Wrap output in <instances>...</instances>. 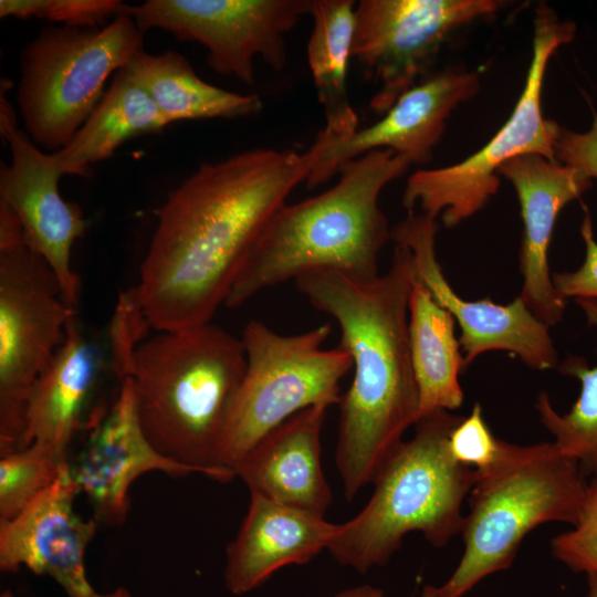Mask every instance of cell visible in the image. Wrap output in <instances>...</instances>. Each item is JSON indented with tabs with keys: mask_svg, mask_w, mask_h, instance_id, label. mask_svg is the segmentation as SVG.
<instances>
[{
	"mask_svg": "<svg viewBox=\"0 0 597 597\" xmlns=\"http://www.w3.org/2000/svg\"><path fill=\"white\" fill-rule=\"evenodd\" d=\"M332 138L323 128L304 153L254 148L202 164L168 195L135 289L149 326L210 323L264 227Z\"/></svg>",
	"mask_w": 597,
	"mask_h": 597,
	"instance_id": "obj_1",
	"label": "cell"
},
{
	"mask_svg": "<svg viewBox=\"0 0 597 597\" xmlns=\"http://www.w3.org/2000/svg\"><path fill=\"white\" fill-rule=\"evenodd\" d=\"M415 277L407 247L394 243L388 271L356 280L317 270L294 280L341 331L338 346L353 362L354 378L339 400L336 467L348 501L373 483L418 421L419 395L411 364L408 303Z\"/></svg>",
	"mask_w": 597,
	"mask_h": 597,
	"instance_id": "obj_2",
	"label": "cell"
},
{
	"mask_svg": "<svg viewBox=\"0 0 597 597\" xmlns=\"http://www.w3.org/2000/svg\"><path fill=\"white\" fill-rule=\"evenodd\" d=\"M411 163L391 149H376L345 163L328 190L284 203L259 235L224 305L237 307L259 292L317 270L356 280L379 275L378 259L391 229L378 200Z\"/></svg>",
	"mask_w": 597,
	"mask_h": 597,
	"instance_id": "obj_3",
	"label": "cell"
},
{
	"mask_svg": "<svg viewBox=\"0 0 597 597\" xmlns=\"http://www.w3.org/2000/svg\"><path fill=\"white\" fill-rule=\"evenodd\" d=\"M245 368L242 339L207 323L140 342L124 377L132 381L137 416L155 448L228 482L235 475L219 468L218 450Z\"/></svg>",
	"mask_w": 597,
	"mask_h": 597,
	"instance_id": "obj_4",
	"label": "cell"
},
{
	"mask_svg": "<svg viewBox=\"0 0 597 597\" xmlns=\"http://www.w3.org/2000/svg\"><path fill=\"white\" fill-rule=\"evenodd\" d=\"M463 417L439 410L415 423L376 476L373 495L349 521L339 524L328 546L343 566L366 573L383 566L410 532L436 547L461 533L462 504L476 482L475 470L450 453L449 437Z\"/></svg>",
	"mask_w": 597,
	"mask_h": 597,
	"instance_id": "obj_5",
	"label": "cell"
},
{
	"mask_svg": "<svg viewBox=\"0 0 597 597\" xmlns=\"http://www.w3.org/2000/svg\"><path fill=\"white\" fill-rule=\"evenodd\" d=\"M577 460L553 442L517 446L490 473L478 476L464 516V551L455 569L423 595L463 597L482 579L507 569L524 537L548 522H577L588 486Z\"/></svg>",
	"mask_w": 597,
	"mask_h": 597,
	"instance_id": "obj_6",
	"label": "cell"
},
{
	"mask_svg": "<svg viewBox=\"0 0 597 597\" xmlns=\"http://www.w3.org/2000/svg\"><path fill=\"white\" fill-rule=\"evenodd\" d=\"M143 41L123 11L103 28H43L20 54L17 100L32 142L49 150L64 148L101 102L108 77L127 65Z\"/></svg>",
	"mask_w": 597,
	"mask_h": 597,
	"instance_id": "obj_7",
	"label": "cell"
},
{
	"mask_svg": "<svg viewBox=\"0 0 597 597\" xmlns=\"http://www.w3.org/2000/svg\"><path fill=\"white\" fill-rule=\"evenodd\" d=\"M329 333L328 324L295 335L255 320L245 325L247 368L220 440L219 468L233 472L253 444L298 411L339 404V381L353 362L339 346L322 347Z\"/></svg>",
	"mask_w": 597,
	"mask_h": 597,
	"instance_id": "obj_8",
	"label": "cell"
},
{
	"mask_svg": "<svg viewBox=\"0 0 597 597\" xmlns=\"http://www.w3.org/2000/svg\"><path fill=\"white\" fill-rule=\"evenodd\" d=\"M576 27L561 20L545 4L534 18L531 62L520 97L504 125L474 154L460 163L412 174L406 184L402 206L408 213L419 207L433 219L441 216L446 228H454L481 211L498 192L499 169L528 154L555 159L561 126L543 115L545 72L553 54L574 40Z\"/></svg>",
	"mask_w": 597,
	"mask_h": 597,
	"instance_id": "obj_9",
	"label": "cell"
},
{
	"mask_svg": "<svg viewBox=\"0 0 597 597\" xmlns=\"http://www.w3.org/2000/svg\"><path fill=\"white\" fill-rule=\"evenodd\" d=\"M74 314L53 270L25 240L0 245V454L19 448L32 387Z\"/></svg>",
	"mask_w": 597,
	"mask_h": 597,
	"instance_id": "obj_10",
	"label": "cell"
},
{
	"mask_svg": "<svg viewBox=\"0 0 597 597\" xmlns=\"http://www.w3.org/2000/svg\"><path fill=\"white\" fill-rule=\"evenodd\" d=\"M499 0H362L352 57L378 85L370 109L383 116L427 78L441 48L461 28L495 14Z\"/></svg>",
	"mask_w": 597,
	"mask_h": 597,
	"instance_id": "obj_11",
	"label": "cell"
},
{
	"mask_svg": "<svg viewBox=\"0 0 597 597\" xmlns=\"http://www.w3.org/2000/svg\"><path fill=\"white\" fill-rule=\"evenodd\" d=\"M310 10L311 0H147L122 11L144 34L160 29L200 43L214 72L253 85L254 59L282 70L285 38Z\"/></svg>",
	"mask_w": 597,
	"mask_h": 597,
	"instance_id": "obj_12",
	"label": "cell"
},
{
	"mask_svg": "<svg viewBox=\"0 0 597 597\" xmlns=\"http://www.w3.org/2000/svg\"><path fill=\"white\" fill-rule=\"evenodd\" d=\"M437 231L436 219L411 212L391 228L390 240L407 247L416 276L460 326L465 367L484 353L503 350L532 369L555 368L558 357L549 327L521 296L509 304H498L489 297L470 301L454 291L437 259Z\"/></svg>",
	"mask_w": 597,
	"mask_h": 597,
	"instance_id": "obj_13",
	"label": "cell"
},
{
	"mask_svg": "<svg viewBox=\"0 0 597 597\" xmlns=\"http://www.w3.org/2000/svg\"><path fill=\"white\" fill-rule=\"evenodd\" d=\"M6 92L1 90L0 94V133L9 145L11 164H1L0 202L18 217L27 243L49 263L64 298L75 307L81 285L71 265V252L83 237L86 221L76 202L62 198V174L53 155L41 151L25 132L18 129Z\"/></svg>",
	"mask_w": 597,
	"mask_h": 597,
	"instance_id": "obj_14",
	"label": "cell"
},
{
	"mask_svg": "<svg viewBox=\"0 0 597 597\" xmlns=\"http://www.w3.org/2000/svg\"><path fill=\"white\" fill-rule=\"evenodd\" d=\"M78 489L69 462L55 482L9 521L0 522V568L15 573L27 567L52 577L67 597H130L124 588L101 595L91 586L85 552L97 528L73 509Z\"/></svg>",
	"mask_w": 597,
	"mask_h": 597,
	"instance_id": "obj_15",
	"label": "cell"
},
{
	"mask_svg": "<svg viewBox=\"0 0 597 597\" xmlns=\"http://www.w3.org/2000/svg\"><path fill=\"white\" fill-rule=\"evenodd\" d=\"M479 90L478 71L448 69L429 75L404 93L374 125L343 139L333 137L306 179L307 187L322 185L345 163L376 149H391L411 165L428 163L452 111Z\"/></svg>",
	"mask_w": 597,
	"mask_h": 597,
	"instance_id": "obj_16",
	"label": "cell"
},
{
	"mask_svg": "<svg viewBox=\"0 0 597 597\" xmlns=\"http://www.w3.org/2000/svg\"><path fill=\"white\" fill-rule=\"evenodd\" d=\"M118 395L107 413L94 425L71 475L80 493L90 500L95 520L121 525L128 515L129 489L134 481L150 471L186 476L199 471L161 452L146 437L137 416L129 377L119 379Z\"/></svg>",
	"mask_w": 597,
	"mask_h": 597,
	"instance_id": "obj_17",
	"label": "cell"
},
{
	"mask_svg": "<svg viewBox=\"0 0 597 597\" xmlns=\"http://www.w3.org/2000/svg\"><path fill=\"white\" fill-rule=\"evenodd\" d=\"M514 187L523 223L519 253L523 277L521 296L548 327L558 324L566 308L555 290L548 250L559 212L591 187V179L570 166L540 155L516 157L499 169Z\"/></svg>",
	"mask_w": 597,
	"mask_h": 597,
	"instance_id": "obj_18",
	"label": "cell"
},
{
	"mask_svg": "<svg viewBox=\"0 0 597 597\" xmlns=\"http://www.w3.org/2000/svg\"><path fill=\"white\" fill-rule=\"evenodd\" d=\"M339 524L324 515L250 493L247 515L226 553L224 584L247 594L287 565H303L327 549Z\"/></svg>",
	"mask_w": 597,
	"mask_h": 597,
	"instance_id": "obj_19",
	"label": "cell"
},
{
	"mask_svg": "<svg viewBox=\"0 0 597 597\" xmlns=\"http://www.w3.org/2000/svg\"><path fill=\"white\" fill-rule=\"evenodd\" d=\"M327 406L298 411L262 437L233 467L250 493L325 515L333 494L321 464Z\"/></svg>",
	"mask_w": 597,
	"mask_h": 597,
	"instance_id": "obj_20",
	"label": "cell"
},
{
	"mask_svg": "<svg viewBox=\"0 0 597 597\" xmlns=\"http://www.w3.org/2000/svg\"><path fill=\"white\" fill-rule=\"evenodd\" d=\"M103 360L100 346L84 335L74 314L63 343L32 387L18 449L40 442L67 459Z\"/></svg>",
	"mask_w": 597,
	"mask_h": 597,
	"instance_id": "obj_21",
	"label": "cell"
},
{
	"mask_svg": "<svg viewBox=\"0 0 597 597\" xmlns=\"http://www.w3.org/2000/svg\"><path fill=\"white\" fill-rule=\"evenodd\" d=\"M455 324L415 274L408 303V336L419 395L418 420L439 410H455L463 402L459 375L465 365Z\"/></svg>",
	"mask_w": 597,
	"mask_h": 597,
	"instance_id": "obj_22",
	"label": "cell"
},
{
	"mask_svg": "<svg viewBox=\"0 0 597 597\" xmlns=\"http://www.w3.org/2000/svg\"><path fill=\"white\" fill-rule=\"evenodd\" d=\"M169 124L123 67L72 140L52 155L62 176H87L91 164L109 158L127 140L160 133Z\"/></svg>",
	"mask_w": 597,
	"mask_h": 597,
	"instance_id": "obj_23",
	"label": "cell"
},
{
	"mask_svg": "<svg viewBox=\"0 0 597 597\" xmlns=\"http://www.w3.org/2000/svg\"><path fill=\"white\" fill-rule=\"evenodd\" d=\"M128 76L154 101L170 123L191 119H233L259 113L262 101L217 87L195 72L180 53L137 51L124 67Z\"/></svg>",
	"mask_w": 597,
	"mask_h": 597,
	"instance_id": "obj_24",
	"label": "cell"
},
{
	"mask_svg": "<svg viewBox=\"0 0 597 597\" xmlns=\"http://www.w3.org/2000/svg\"><path fill=\"white\" fill-rule=\"evenodd\" d=\"M355 9L353 0H311L313 29L307 43V61L326 118L324 128L337 139L358 129V118L346 87Z\"/></svg>",
	"mask_w": 597,
	"mask_h": 597,
	"instance_id": "obj_25",
	"label": "cell"
},
{
	"mask_svg": "<svg viewBox=\"0 0 597 597\" xmlns=\"http://www.w3.org/2000/svg\"><path fill=\"white\" fill-rule=\"evenodd\" d=\"M589 324L597 327V300H575ZM562 374L580 381V392L567 413L557 412L546 392L538 395L535 407L542 425L554 438L557 450L578 461L583 473L597 476V366L572 356L559 367Z\"/></svg>",
	"mask_w": 597,
	"mask_h": 597,
	"instance_id": "obj_26",
	"label": "cell"
},
{
	"mask_svg": "<svg viewBox=\"0 0 597 597\" xmlns=\"http://www.w3.org/2000/svg\"><path fill=\"white\" fill-rule=\"evenodd\" d=\"M69 459L40 442L1 454L0 522L9 521L50 488Z\"/></svg>",
	"mask_w": 597,
	"mask_h": 597,
	"instance_id": "obj_27",
	"label": "cell"
},
{
	"mask_svg": "<svg viewBox=\"0 0 597 597\" xmlns=\"http://www.w3.org/2000/svg\"><path fill=\"white\" fill-rule=\"evenodd\" d=\"M119 0H1L0 17L40 18L73 28H103L122 12Z\"/></svg>",
	"mask_w": 597,
	"mask_h": 597,
	"instance_id": "obj_28",
	"label": "cell"
},
{
	"mask_svg": "<svg viewBox=\"0 0 597 597\" xmlns=\"http://www.w3.org/2000/svg\"><path fill=\"white\" fill-rule=\"evenodd\" d=\"M515 447L493 434L479 402L473 405L469 416L461 419L449 437L451 455L459 463L474 469L476 478L496 469L512 454Z\"/></svg>",
	"mask_w": 597,
	"mask_h": 597,
	"instance_id": "obj_29",
	"label": "cell"
},
{
	"mask_svg": "<svg viewBox=\"0 0 597 597\" xmlns=\"http://www.w3.org/2000/svg\"><path fill=\"white\" fill-rule=\"evenodd\" d=\"M551 549L570 570L597 573V476L588 481L577 522L552 540Z\"/></svg>",
	"mask_w": 597,
	"mask_h": 597,
	"instance_id": "obj_30",
	"label": "cell"
},
{
	"mask_svg": "<svg viewBox=\"0 0 597 597\" xmlns=\"http://www.w3.org/2000/svg\"><path fill=\"white\" fill-rule=\"evenodd\" d=\"M580 234L586 247L583 264L575 271L552 274L554 287L564 300H597V241L587 211L582 222Z\"/></svg>",
	"mask_w": 597,
	"mask_h": 597,
	"instance_id": "obj_31",
	"label": "cell"
},
{
	"mask_svg": "<svg viewBox=\"0 0 597 597\" xmlns=\"http://www.w3.org/2000/svg\"><path fill=\"white\" fill-rule=\"evenodd\" d=\"M556 161L597 179V114L589 129L579 133L561 127L555 143Z\"/></svg>",
	"mask_w": 597,
	"mask_h": 597,
	"instance_id": "obj_32",
	"label": "cell"
},
{
	"mask_svg": "<svg viewBox=\"0 0 597 597\" xmlns=\"http://www.w3.org/2000/svg\"><path fill=\"white\" fill-rule=\"evenodd\" d=\"M334 597H384L381 589L364 584L337 593Z\"/></svg>",
	"mask_w": 597,
	"mask_h": 597,
	"instance_id": "obj_33",
	"label": "cell"
},
{
	"mask_svg": "<svg viewBox=\"0 0 597 597\" xmlns=\"http://www.w3.org/2000/svg\"><path fill=\"white\" fill-rule=\"evenodd\" d=\"M597 597V573L587 574V596Z\"/></svg>",
	"mask_w": 597,
	"mask_h": 597,
	"instance_id": "obj_34",
	"label": "cell"
},
{
	"mask_svg": "<svg viewBox=\"0 0 597 597\" xmlns=\"http://www.w3.org/2000/svg\"><path fill=\"white\" fill-rule=\"evenodd\" d=\"M422 597H431V596H428V595H423V594H422Z\"/></svg>",
	"mask_w": 597,
	"mask_h": 597,
	"instance_id": "obj_35",
	"label": "cell"
}]
</instances>
